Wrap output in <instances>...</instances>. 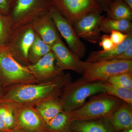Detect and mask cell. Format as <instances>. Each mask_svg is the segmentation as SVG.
<instances>
[{"mask_svg": "<svg viewBox=\"0 0 132 132\" xmlns=\"http://www.w3.org/2000/svg\"><path fill=\"white\" fill-rule=\"evenodd\" d=\"M72 81L71 74L64 72L46 81L14 85L6 89L0 102L35 106L45 101L59 98L64 88Z\"/></svg>", "mask_w": 132, "mask_h": 132, "instance_id": "cell-1", "label": "cell"}, {"mask_svg": "<svg viewBox=\"0 0 132 132\" xmlns=\"http://www.w3.org/2000/svg\"><path fill=\"white\" fill-rule=\"evenodd\" d=\"M122 101L106 93H101L92 96L82 106L70 112L73 121L109 119Z\"/></svg>", "mask_w": 132, "mask_h": 132, "instance_id": "cell-2", "label": "cell"}, {"mask_svg": "<svg viewBox=\"0 0 132 132\" xmlns=\"http://www.w3.org/2000/svg\"><path fill=\"white\" fill-rule=\"evenodd\" d=\"M104 93L102 82L87 81L81 77L66 85L59 99L64 111L72 112L82 106L88 97Z\"/></svg>", "mask_w": 132, "mask_h": 132, "instance_id": "cell-3", "label": "cell"}, {"mask_svg": "<svg viewBox=\"0 0 132 132\" xmlns=\"http://www.w3.org/2000/svg\"><path fill=\"white\" fill-rule=\"evenodd\" d=\"M0 81L5 90L14 85L39 82L27 66L17 61L6 46H0Z\"/></svg>", "mask_w": 132, "mask_h": 132, "instance_id": "cell-4", "label": "cell"}, {"mask_svg": "<svg viewBox=\"0 0 132 132\" xmlns=\"http://www.w3.org/2000/svg\"><path fill=\"white\" fill-rule=\"evenodd\" d=\"M82 78L92 82H107L112 76L126 72H132V60H113L93 62H83Z\"/></svg>", "mask_w": 132, "mask_h": 132, "instance_id": "cell-5", "label": "cell"}, {"mask_svg": "<svg viewBox=\"0 0 132 132\" xmlns=\"http://www.w3.org/2000/svg\"><path fill=\"white\" fill-rule=\"evenodd\" d=\"M35 35L31 23L21 26L12 31L5 46L17 61L25 65H28L29 53Z\"/></svg>", "mask_w": 132, "mask_h": 132, "instance_id": "cell-6", "label": "cell"}, {"mask_svg": "<svg viewBox=\"0 0 132 132\" xmlns=\"http://www.w3.org/2000/svg\"><path fill=\"white\" fill-rule=\"evenodd\" d=\"M50 0H15L9 16L12 22V31L31 23L45 11L48 10Z\"/></svg>", "mask_w": 132, "mask_h": 132, "instance_id": "cell-7", "label": "cell"}, {"mask_svg": "<svg viewBox=\"0 0 132 132\" xmlns=\"http://www.w3.org/2000/svg\"><path fill=\"white\" fill-rule=\"evenodd\" d=\"M50 7L56 10L72 24L88 14L103 12L95 0H50Z\"/></svg>", "mask_w": 132, "mask_h": 132, "instance_id": "cell-8", "label": "cell"}, {"mask_svg": "<svg viewBox=\"0 0 132 132\" xmlns=\"http://www.w3.org/2000/svg\"><path fill=\"white\" fill-rule=\"evenodd\" d=\"M8 104L12 107L14 114L15 130L25 132L47 131L45 121L34 106Z\"/></svg>", "mask_w": 132, "mask_h": 132, "instance_id": "cell-9", "label": "cell"}, {"mask_svg": "<svg viewBox=\"0 0 132 132\" xmlns=\"http://www.w3.org/2000/svg\"><path fill=\"white\" fill-rule=\"evenodd\" d=\"M48 10L59 32L65 40L69 48L79 59H82L86 52V47L76 35L72 24L53 8L49 7Z\"/></svg>", "mask_w": 132, "mask_h": 132, "instance_id": "cell-10", "label": "cell"}, {"mask_svg": "<svg viewBox=\"0 0 132 132\" xmlns=\"http://www.w3.org/2000/svg\"><path fill=\"white\" fill-rule=\"evenodd\" d=\"M101 13H90L74 22V29L79 38L94 44L100 42L101 37L100 24L104 16Z\"/></svg>", "mask_w": 132, "mask_h": 132, "instance_id": "cell-11", "label": "cell"}, {"mask_svg": "<svg viewBox=\"0 0 132 132\" xmlns=\"http://www.w3.org/2000/svg\"><path fill=\"white\" fill-rule=\"evenodd\" d=\"M57 68L61 72L71 70L79 74L83 72V62L66 46L62 39L52 46Z\"/></svg>", "mask_w": 132, "mask_h": 132, "instance_id": "cell-12", "label": "cell"}, {"mask_svg": "<svg viewBox=\"0 0 132 132\" xmlns=\"http://www.w3.org/2000/svg\"><path fill=\"white\" fill-rule=\"evenodd\" d=\"M31 23L35 33L47 45L52 46L62 39L49 10L39 15Z\"/></svg>", "mask_w": 132, "mask_h": 132, "instance_id": "cell-13", "label": "cell"}, {"mask_svg": "<svg viewBox=\"0 0 132 132\" xmlns=\"http://www.w3.org/2000/svg\"><path fill=\"white\" fill-rule=\"evenodd\" d=\"M27 66L38 82L50 80L64 72L57 68L52 50L35 63Z\"/></svg>", "mask_w": 132, "mask_h": 132, "instance_id": "cell-14", "label": "cell"}, {"mask_svg": "<svg viewBox=\"0 0 132 132\" xmlns=\"http://www.w3.org/2000/svg\"><path fill=\"white\" fill-rule=\"evenodd\" d=\"M108 119L117 131L122 132L132 129V105L122 101Z\"/></svg>", "mask_w": 132, "mask_h": 132, "instance_id": "cell-15", "label": "cell"}, {"mask_svg": "<svg viewBox=\"0 0 132 132\" xmlns=\"http://www.w3.org/2000/svg\"><path fill=\"white\" fill-rule=\"evenodd\" d=\"M71 128L77 132H119L114 129L108 119L74 121Z\"/></svg>", "mask_w": 132, "mask_h": 132, "instance_id": "cell-16", "label": "cell"}, {"mask_svg": "<svg viewBox=\"0 0 132 132\" xmlns=\"http://www.w3.org/2000/svg\"><path fill=\"white\" fill-rule=\"evenodd\" d=\"M132 43V34L128 35L125 40L121 44L116 45L108 50L94 51L89 54L86 62H93L99 61L114 59L124 52L128 45Z\"/></svg>", "mask_w": 132, "mask_h": 132, "instance_id": "cell-17", "label": "cell"}, {"mask_svg": "<svg viewBox=\"0 0 132 132\" xmlns=\"http://www.w3.org/2000/svg\"><path fill=\"white\" fill-rule=\"evenodd\" d=\"M47 123L64 111L59 98L51 99L40 102L34 106Z\"/></svg>", "mask_w": 132, "mask_h": 132, "instance_id": "cell-18", "label": "cell"}, {"mask_svg": "<svg viewBox=\"0 0 132 132\" xmlns=\"http://www.w3.org/2000/svg\"><path fill=\"white\" fill-rule=\"evenodd\" d=\"M101 31L110 34L112 31H118L129 35L132 34V23L126 20H112L103 16L100 24Z\"/></svg>", "mask_w": 132, "mask_h": 132, "instance_id": "cell-19", "label": "cell"}, {"mask_svg": "<svg viewBox=\"0 0 132 132\" xmlns=\"http://www.w3.org/2000/svg\"><path fill=\"white\" fill-rule=\"evenodd\" d=\"M73 121L70 112L63 111L46 123V129L49 132H72Z\"/></svg>", "mask_w": 132, "mask_h": 132, "instance_id": "cell-20", "label": "cell"}, {"mask_svg": "<svg viewBox=\"0 0 132 132\" xmlns=\"http://www.w3.org/2000/svg\"><path fill=\"white\" fill-rule=\"evenodd\" d=\"M106 12V17L110 19L132 20V9L122 0H113Z\"/></svg>", "mask_w": 132, "mask_h": 132, "instance_id": "cell-21", "label": "cell"}, {"mask_svg": "<svg viewBox=\"0 0 132 132\" xmlns=\"http://www.w3.org/2000/svg\"><path fill=\"white\" fill-rule=\"evenodd\" d=\"M52 50V46L45 43L36 33L35 39L29 53V65L35 63Z\"/></svg>", "mask_w": 132, "mask_h": 132, "instance_id": "cell-22", "label": "cell"}, {"mask_svg": "<svg viewBox=\"0 0 132 132\" xmlns=\"http://www.w3.org/2000/svg\"><path fill=\"white\" fill-rule=\"evenodd\" d=\"M106 93L132 105V90L116 86L107 82H102Z\"/></svg>", "mask_w": 132, "mask_h": 132, "instance_id": "cell-23", "label": "cell"}, {"mask_svg": "<svg viewBox=\"0 0 132 132\" xmlns=\"http://www.w3.org/2000/svg\"><path fill=\"white\" fill-rule=\"evenodd\" d=\"M0 117L11 131L15 130V120L12 107L8 103L0 102Z\"/></svg>", "mask_w": 132, "mask_h": 132, "instance_id": "cell-24", "label": "cell"}, {"mask_svg": "<svg viewBox=\"0 0 132 132\" xmlns=\"http://www.w3.org/2000/svg\"><path fill=\"white\" fill-rule=\"evenodd\" d=\"M12 32V22L9 16L0 13V46L7 44Z\"/></svg>", "mask_w": 132, "mask_h": 132, "instance_id": "cell-25", "label": "cell"}, {"mask_svg": "<svg viewBox=\"0 0 132 132\" xmlns=\"http://www.w3.org/2000/svg\"><path fill=\"white\" fill-rule=\"evenodd\" d=\"M109 84L132 90V72H126L116 75L109 78Z\"/></svg>", "mask_w": 132, "mask_h": 132, "instance_id": "cell-26", "label": "cell"}, {"mask_svg": "<svg viewBox=\"0 0 132 132\" xmlns=\"http://www.w3.org/2000/svg\"><path fill=\"white\" fill-rule=\"evenodd\" d=\"M15 0H0V13L9 16Z\"/></svg>", "mask_w": 132, "mask_h": 132, "instance_id": "cell-27", "label": "cell"}, {"mask_svg": "<svg viewBox=\"0 0 132 132\" xmlns=\"http://www.w3.org/2000/svg\"><path fill=\"white\" fill-rule=\"evenodd\" d=\"M128 35L118 31H112L110 34L111 40L115 46L122 43Z\"/></svg>", "mask_w": 132, "mask_h": 132, "instance_id": "cell-28", "label": "cell"}, {"mask_svg": "<svg viewBox=\"0 0 132 132\" xmlns=\"http://www.w3.org/2000/svg\"><path fill=\"white\" fill-rule=\"evenodd\" d=\"M99 45L103 48V50H108L114 47L115 45L111 40L110 35L108 34L101 36Z\"/></svg>", "mask_w": 132, "mask_h": 132, "instance_id": "cell-29", "label": "cell"}, {"mask_svg": "<svg viewBox=\"0 0 132 132\" xmlns=\"http://www.w3.org/2000/svg\"><path fill=\"white\" fill-rule=\"evenodd\" d=\"M114 59L121 60H132V43L128 45L124 52Z\"/></svg>", "mask_w": 132, "mask_h": 132, "instance_id": "cell-30", "label": "cell"}, {"mask_svg": "<svg viewBox=\"0 0 132 132\" xmlns=\"http://www.w3.org/2000/svg\"><path fill=\"white\" fill-rule=\"evenodd\" d=\"M102 11L107 12L113 0H95Z\"/></svg>", "mask_w": 132, "mask_h": 132, "instance_id": "cell-31", "label": "cell"}, {"mask_svg": "<svg viewBox=\"0 0 132 132\" xmlns=\"http://www.w3.org/2000/svg\"><path fill=\"white\" fill-rule=\"evenodd\" d=\"M0 132H12L8 129L0 117Z\"/></svg>", "mask_w": 132, "mask_h": 132, "instance_id": "cell-32", "label": "cell"}, {"mask_svg": "<svg viewBox=\"0 0 132 132\" xmlns=\"http://www.w3.org/2000/svg\"><path fill=\"white\" fill-rule=\"evenodd\" d=\"M6 90L3 86L2 84L0 81V100L2 98L4 95H5Z\"/></svg>", "mask_w": 132, "mask_h": 132, "instance_id": "cell-33", "label": "cell"}, {"mask_svg": "<svg viewBox=\"0 0 132 132\" xmlns=\"http://www.w3.org/2000/svg\"><path fill=\"white\" fill-rule=\"evenodd\" d=\"M125 3L127 4L132 9V0H122Z\"/></svg>", "mask_w": 132, "mask_h": 132, "instance_id": "cell-34", "label": "cell"}, {"mask_svg": "<svg viewBox=\"0 0 132 132\" xmlns=\"http://www.w3.org/2000/svg\"><path fill=\"white\" fill-rule=\"evenodd\" d=\"M12 132H25L24 131H20V130H15L14 131H13ZM44 132H49L47 131H46Z\"/></svg>", "mask_w": 132, "mask_h": 132, "instance_id": "cell-35", "label": "cell"}, {"mask_svg": "<svg viewBox=\"0 0 132 132\" xmlns=\"http://www.w3.org/2000/svg\"><path fill=\"white\" fill-rule=\"evenodd\" d=\"M122 132H132V129L130 130H125Z\"/></svg>", "mask_w": 132, "mask_h": 132, "instance_id": "cell-36", "label": "cell"}, {"mask_svg": "<svg viewBox=\"0 0 132 132\" xmlns=\"http://www.w3.org/2000/svg\"><path fill=\"white\" fill-rule=\"evenodd\" d=\"M72 132H77L75 131H73V130H72Z\"/></svg>", "mask_w": 132, "mask_h": 132, "instance_id": "cell-37", "label": "cell"}]
</instances>
